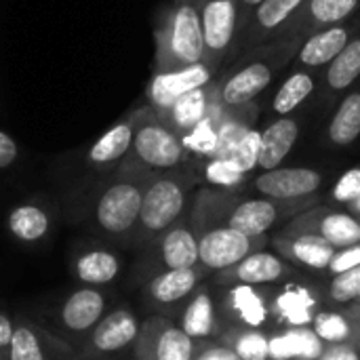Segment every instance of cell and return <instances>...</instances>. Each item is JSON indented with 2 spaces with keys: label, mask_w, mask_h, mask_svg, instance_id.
Here are the masks:
<instances>
[{
  "label": "cell",
  "mask_w": 360,
  "mask_h": 360,
  "mask_svg": "<svg viewBox=\"0 0 360 360\" xmlns=\"http://www.w3.org/2000/svg\"><path fill=\"white\" fill-rule=\"evenodd\" d=\"M217 139H219V135H217V120H215L213 112L196 129H192L188 135L181 137L188 154L194 160H209V158H213V154L217 150Z\"/></svg>",
  "instance_id": "cell-38"
},
{
  "label": "cell",
  "mask_w": 360,
  "mask_h": 360,
  "mask_svg": "<svg viewBox=\"0 0 360 360\" xmlns=\"http://www.w3.org/2000/svg\"><path fill=\"white\" fill-rule=\"evenodd\" d=\"M143 249L146 255L141 259L148 278L165 270H181V268L198 266V232L188 215H184L177 224H173L169 230L158 234Z\"/></svg>",
  "instance_id": "cell-7"
},
{
  "label": "cell",
  "mask_w": 360,
  "mask_h": 360,
  "mask_svg": "<svg viewBox=\"0 0 360 360\" xmlns=\"http://www.w3.org/2000/svg\"><path fill=\"white\" fill-rule=\"evenodd\" d=\"M13 331H15V321L6 314L0 312V352L6 354L11 340H13Z\"/></svg>",
  "instance_id": "cell-45"
},
{
  "label": "cell",
  "mask_w": 360,
  "mask_h": 360,
  "mask_svg": "<svg viewBox=\"0 0 360 360\" xmlns=\"http://www.w3.org/2000/svg\"><path fill=\"white\" fill-rule=\"evenodd\" d=\"M76 281L86 287H105L120 276L122 257L101 245H84L72 259Z\"/></svg>",
  "instance_id": "cell-28"
},
{
  "label": "cell",
  "mask_w": 360,
  "mask_h": 360,
  "mask_svg": "<svg viewBox=\"0 0 360 360\" xmlns=\"http://www.w3.org/2000/svg\"><path fill=\"white\" fill-rule=\"evenodd\" d=\"M319 82H321V74L319 72L291 68L289 76L272 93L270 103H268V112L274 118H278V116H291V114L302 112V108L308 101L314 99L316 89H319Z\"/></svg>",
  "instance_id": "cell-29"
},
{
  "label": "cell",
  "mask_w": 360,
  "mask_h": 360,
  "mask_svg": "<svg viewBox=\"0 0 360 360\" xmlns=\"http://www.w3.org/2000/svg\"><path fill=\"white\" fill-rule=\"evenodd\" d=\"M80 352L57 333L30 321L17 319L6 360H80Z\"/></svg>",
  "instance_id": "cell-17"
},
{
  "label": "cell",
  "mask_w": 360,
  "mask_h": 360,
  "mask_svg": "<svg viewBox=\"0 0 360 360\" xmlns=\"http://www.w3.org/2000/svg\"><path fill=\"white\" fill-rule=\"evenodd\" d=\"M360 266V245L354 247H346V249H338L331 264H329V270L327 274L329 276H338L342 272H348V270H354Z\"/></svg>",
  "instance_id": "cell-41"
},
{
  "label": "cell",
  "mask_w": 360,
  "mask_h": 360,
  "mask_svg": "<svg viewBox=\"0 0 360 360\" xmlns=\"http://www.w3.org/2000/svg\"><path fill=\"white\" fill-rule=\"evenodd\" d=\"M295 266L289 264L285 257L272 251H255L247 255L236 266L213 274V287H234V285H249V287H268L278 285L295 278Z\"/></svg>",
  "instance_id": "cell-15"
},
{
  "label": "cell",
  "mask_w": 360,
  "mask_h": 360,
  "mask_svg": "<svg viewBox=\"0 0 360 360\" xmlns=\"http://www.w3.org/2000/svg\"><path fill=\"white\" fill-rule=\"evenodd\" d=\"M270 245V236H247L228 226H215L198 232V264L209 272H224L247 255L262 251Z\"/></svg>",
  "instance_id": "cell-9"
},
{
  "label": "cell",
  "mask_w": 360,
  "mask_h": 360,
  "mask_svg": "<svg viewBox=\"0 0 360 360\" xmlns=\"http://www.w3.org/2000/svg\"><path fill=\"white\" fill-rule=\"evenodd\" d=\"M139 331L141 323L133 308L127 304L116 306L97 323L78 352L84 360H112L124 350H133Z\"/></svg>",
  "instance_id": "cell-10"
},
{
  "label": "cell",
  "mask_w": 360,
  "mask_h": 360,
  "mask_svg": "<svg viewBox=\"0 0 360 360\" xmlns=\"http://www.w3.org/2000/svg\"><path fill=\"white\" fill-rule=\"evenodd\" d=\"M0 360H6V354H2V352H0Z\"/></svg>",
  "instance_id": "cell-49"
},
{
  "label": "cell",
  "mask_w": 360,
  "mask_h": 360,
  "mask_svg": "<svg viewBox=\"0 0 360 360\" xmlns=\"http://www.w3.org/2000/svg\"><path fill=\"white\" fill-rule=\"evenodd\" d=\"M302 133V112L291 116L272 118L262 129V154H259V173L283 167L287 156L297 146Z\"/></svg>",
  "instance_id": "cell-27"
},
{
  "label": "cell",
  "mask_w": 360,
  "mask_h": 360,
  "mask_svg": "<svg viewBox=\"0 0 360 360\" xmlns=\"http://www.w3.org/2000/svg\"><path fill=\"white\" fill-rule=\"evenodd\" d=\"M137 122L133 133V146L124 160H131L152 173L175 171L196 160L188 154L181 137L169 129L146 103L135 108Z\"/></svg>",
  "instance_id": "cell-5"
},
{
  "label": "cell",
  "mask_w": 360,
  "mask_h": 360,
  "mask_svg": "<svg viewBox=\"0 0 360 360\" xmlns=\"http://www.w3.org/2000/svg\"><path fill=\"white\" fill-rule=\"evenodd\" d=\"M179 327L194 342L217 340L221 333V323L217 314V300L213 285H198V289L186 300L179 310Z\"/></svg>",
  "instance_id": "cell-24"
},
{
  "label": "cell",
  "mask_w": 360,
  "mask_h": 360,
  "mask_svg": "<svg viewBox=\"0 0 360 360\" xmlns=\"http://www.w3.org/2000/svg\"><path fill=\"white\" fill-rule=\"evenodd\" d=\"M325 306L319 289L289 281L283 289L270 291V319L278 329L312 327L316 312Z\"/></svg>",
  "instance_id": "cell-19"
},
{
  "label": "cell",
  "mask_w": 360,
  "mask_h": 360,
  "mask_svg": "<svg viewBox=\"0 0 360 360\" xmlns=\"http://www.w3.org/2000/svg\"><path fill=\"white\" fill-rule=\"evenodd\" d=\"M346 310L350 312V316H352V321L356 323V329H359V338H360V304H350V306H346Z\"/></svg>",
  "instance_id": "cell-47"
},
{
  "label": "cell",
  "mask_w": 360,
  "mask_h": 360,
  "mask_svg": "<svg viewBox=\"0 0 360 360\" xmlns=\"http://www.w3.org/2000/svg\"><path fill=\"white\" fill-rule=\"evenodd\" d=\"M270 245L289 264L312 270V272H327L329 264L338 251L333 245H329L325 238H321L316 234L285 232V230H281L276 236H272Z\"/></svg>",
  "instance_id": "cell-23"
},
{
  "label": "cell",
  "mask_w": 360,
  "mask_h": 360,
  "mask_svg": "<svg viewBox=\"0 0 360 360\" xmlns=\"http://www.w3.org/2000/svg\"><path fill=\"white\" fill-rule=\"evenodd\" d=\"M240 360H272L270 359V331L249 329V327H226L219 338Z\"/></svg>",
  "instance_id": "cell-35"
},
{
  "label": "cell",
  "mask_w": 360,
  "mask_h": 360,
  "mask_svg": "<svg viewBox=\"0 0 360 360\" xmlns=\"http://www.w3.org/2000/svg\"><path fill=\"white\" fill-rule=\"evenodd\" d=\"M312 331L325 346L327 344H356L360 346L356 323L352 321V316L346 308L323 306L312 321Z\"/></svg>",
  "instance_id": "cell-34"
},
{
  "label": "cell",
  "mask_w": 360,
  "mask_h": 360,
  "mask_svg": "<svg viewBox=\"0 0 360 360\" xmlns=\"http://www.w3.org/2000/svg\"><path fill=\"white\" fill-rule=\"evenodd\" d=\"M110 293L101 287H78L74 289L57 308L55 321L61 331L70 338L80 340V344L89 338V333L97 327V323L110 312Z\"/></svg>",
  "instance_id": "cell-16"
},
{
  "label": "cell",
  "mask_w": 360,
  "mask_h": 360,
  "mask_svg": "<svg viewBox=\"0 0 360 360\" xmlns=\"http://www.w3.org/2000/svg\"><path fill=\"white\" fill-rule=\"evenodd\" d=\"M205 0H165L154 17V72L186 70L205 61Z\"/></svg>",
  "instance_id": "cell-3"
},
{
  "label": "cell",
  "mask_w": 360,
  "mask_h": 360,
  "mask_svg": "<svg viewBox=\"0 0 360 360\" xmlns=\"http://www.w3.org/2000/svg\"><path fill=\"white\" fill-rule=\"evenodd\" d=\"M359 15L360 0H306V4L276 32L272 40H278V38L306 40L308 36L325 27L346 23Z\"/></svg>",
  "instance_id": "cell-18"
},
{
  "label": "cell",
  "mask_w": 360,
  "mask_h": 360,
  "mask_svg": "<svg viewBox=\"0 0 360 360\" xmlns=\"http://www.w3.org/2000/svg\"><path fill=\"white\" fill-rule=\"evenodd\" d=\"M325 306L331 308H346L354 304L360 295V266L354 270L342 272L338 276H331L329 285L321 289Z\"/></svg>",
  "instance_id": "cell-37"
},
{
  "label": "cell",
  "mask_w": 360,
  "mask_h": 360,
  "mask_svg": "<svg viewBox=\"0 0 360 360\" xmlns=\"http://www.w3.org/2000/svg\"><path fill=\"white\" fill-rule=\"evenodd\" d=\"M306 4V0H264L251 15L243 42L240 53L255 49L259 44L270 42L276 32ZM238 59V57H236Z\"/></svg>",
  "instance_id": "cell-26"
},
{
  "label": "cell",
  "mask_w": 360,
  "mask_h": 360,
  "mask_svg": "<svg viewBox=\"0 0 360 360\" xmlns=\"http://www.w3.org/2000/svg\"><path fill=\"white\" fill-rule=\"evenodd\" d=\"M319 360H360V346L356 344H327Z\"/></svg>",
  "instance_id": "cell-43"
},
{
  "label": "cell",
  "mask_w": 360,
  "mask_h": 360,
  "mask_svg": "<svg viewBox=\"0 0 360 360\" xmlns=\"http://www.w3.org/2000/svg\"><path fill=\"white\" fill-rule=\"evenodd\" d=\"M289 360H310V359H289Z\"/></svg>",
  "instance_id": "cell-50"
},
{
  "label": "cell",
  "mask_w": 360,
  "mask_h": 360,
  "mask_svg": "<svg viewBox=\"0 0 360 360\" xmlns=\"http://www.w3.org/2000/svg\"><path fill=\"white\" fill-rule=\"evenodd\" d=\"M211 108H213V82L186 93L169 110H165L156 116L169 129H173L179 137H184L211 114Z\"/></svg>",
  "instance_id": "cell-30"
},
{
  "label": "cell",
  "mask_w": 360,
  "mask_h": 360,
  "mask_svg": "<svg viewBox=\"0 0 360 360\" xmlns=\"http://www.w3.org/2000/svg\"><path fill=\"white\" fill-rule=\"evenodd\" d=\"M360 82V34L325 68L316 89V103L321 108H333L348 91Z\"/></svg>",
  "instance_id": "cell-22"
},
{
  "label": "cell",
  "mask_w": 360,
  "mask_h": 360,
  "mask_svg": "<svg viewBox=\"0 0 360 360\" xmlns=\"http://www.w3.org/2000/svg\"><path fill=\"white\" fill-rule=\"evenodd\" d=\"M360 137V84L348 91L331 112L325 127V141L335 150H346L354 146Z\"/></svg>",
  "instance_id": "cell-32"
},
{
  "label": "cell",
  "mask_w": 360,
  "mask_h": 360,
  "mask_svg": "<svg viewBox=\"0 0 360 360\" xmlns=\"http://www.w3.org/2000/svg\"><path fill=\"white\" fill-rule=\"evenodd\" d=\"M211 274L198 264L192 268L181 270H165L154 276H150L143 283V302L148 308L154 310V314H165L171 319V312L175 308L181 310L186 300L202 285ZM177 312V310H175Z\"/></svg>",
  "instance_id": "cell-14"
},
{
  "label": "cell",
  "mask_w": 360,
  "mask_h": 360,
  "mask_svg": "<svg viewBox=\"0 0 360 360\" xmlns=\"http://www.w3.org/2000/svg\"><path fill=\"white\" fill-rule=\"evenodd\" d=\"M348 211H350V213H354L356 217H360V198L356 200V202H352V205L348 207Z\"/></svg>",
  "instance_id": "cell-48"
},
{
  "label": "cell",
  "mask_w": 360,
  "mask_h": 360,
  "mask_svg": "<svg viewBox=\"0 0 360 360\" xmlns=\"http://www.w3.org/2000/svg\"><path fill=\"white\" fill-rule=\"evenodd\" d=\"M51 228H53V211L40 200L19 202L6 215L8 234L23 245H36L44 240Z\"/></svg>",
  "instance_id": "cell-31"
},
{
  "label": "cell",
  "mask_w": 360,
  "mask_h": 360,
  "mask_svg": "<svg viewBox=\"0 0 360 360\" xmlns=\"http://www.w3.org/2000/svg\"><path fill=\"white\" fill-rule=\"evenodd\" d=\"M300 38H278L238 55L213 80L215 103L221 110H243L274 84V80L291 68L300 46Z\"/></svg>",
  "instance_id": "cell-1"
},
{
  "label": "cell",
  "mask_w": 360,
  "mask_h": 360,
  "mask_svg": "<svg viewBox=\"0 0 360 360\" xmlns=\"http://www.w3.org/2000/svg\"><path fill=\"white\" fill-rule=\"evenodd\" d=\"M198 173L200 181H205L211 188H221V190H243L251 177L243 173V169L232 160V158H209V160H198Z\"/></svg>",
  "instance_id": "cell-36"
},
{
  "label": "cell",
  "mask_w": 360,
  "mask_h": 360,
  "mask_svg": "<svg viewBox=\"0 0 360 360\" xmlns=\"http://www.w3.org/2000/svg\"><path fill=\"white\" fill-rule=\"evenodd\" d=\"M215 78H217V72L211 70L205 61L196 63L192 68H186V70L152 72V78L146 86V105L154 114H160V112L169 110L186 93L207 86Z\"/></svg>",
  "instance_id": "cell-20"
},
{
  "label": "cell",
  "mask_w": 360,
  "mask_h": 360,
  "mask_svg": "<svg viewBox=\"0 0 360 360\" xmlns=\"http://www.w3.org/2000/svg\"><path fill=\"white\" fill-rule=\"evenodd\" d=\"M198 184H200L198 160L194 165L175 171L154 173L143 190L139 221L129 243L137 247H146L158 234H162L173 224H177L184 215H188Z\"/></svg>",
  "instance_id": "cell-4"
},
{
  "label": "cell",
  "mask_w": 360,
  "mask_h": 360,
  "mask_svg": "<svg viewBox=\"0 0 360 360\" xmlns=\"http://www.w3.org/2000/svg\"><path fill=\"white\" fill-rule=\"evenodd\" d=\"M205 63L217 74L240 53V11L236 0H205L202 4Z\"/></svg>",
  "instance_id": "cell-6"
},
{
  "label": "cell",
  "mask_w": 360,
  "mask_h": 360,
  "mask_svg": "<svg viewBox=\"0 0 360 360\" xmlns=\"http://www.w3.org/2000/svg\"><path fill=\"white\" fill-rule=\"evenodd\" d=\"M356 34H360V15L346 23L331 25V27H325V30L308 36L302 42L291 68L323 74L325 68L350 44V40Z\"/></svg>",
  "instance_id": "cell-21"
},
{
  "label": "cell",
  "mask_w": 360,
  "mask_h": 360,
  "mask_svg": "<svg viewBox=\"0 0 360 360\" xmlns=\"http://www.w3.org/2000/svg\"><path fill=\"white\" fill-rule=\"evenodd\" d=\"M360 198V167L346 171L331 190V200L342 207H350Z\"/></svg>",
  "instance_id": "cell-40"
},
{
  "label": "cell",
  "mask_w": 360,
  "mask_h": 360,
  "mask_svg": "<svg viewBox=\"0 0 360 360\" xmlns=\"http://www.w3.org/2000/svg\"><path fill=\"white\" fill-rule=\"evenodd\" d=\"M281 230L316 234L325 238L329 245H333L335 249L360 245V217L333 205H316L293 217Z\"/></svg>",
  "instance_id": "cell-13"
},
{
  "label": "cell",
  "mask_w": 360,
  "mask_h": 360,
  "mask_svg": "<svg viewBox=\"0 0 360 360\" xmlns=\"http://www.w3.org/2000/svg\"><path fill=\"white\" fill-rule=\"evenodd\" d=\"M323 350H325V344L316 338L312 327L278 329L270 333V359L272 360H319Z\"/></svg>",
  "instance_id": "cell-33"
},
{
  "label": "cell",
  "mask_w": 360,
  "mask_h": 360,
  "mask_svg": "<svg viewBox=\"0 0 360 360\" xmlns=\"http://www.w3.org/2000/svg\"><path fill=\"white\" fill-rule=\"evenodd\" d=\"M259 154H262V131L251 127L240 139L232 160L243 169L245 175L251 177L259 169Z\"/></svg>",
  "instance_id": "cell-39"
},
{
  "label": "cell",
  "mask_w": 360,
  "mask_h": 360,
  "mask_svg": "<svg viewBox=\"0 0 360 360\" xmlns=\"http://www.w3.org/2000/svg\"><path fill=\"white\" fill-rule=\"evenodd\" d=\"M238 2V11H240V42H243V36H245V30H247V23L253 15V11L264 2V0H236ZM240 55V53H238Z\"/></svg>",
  "instance_id": "cell-46"
},
{
  "label": "cell",
  "mask_w": 360,
  "mask_h": 360,
  "mask_svg": "<svg viewBox=\"0 0 360 360\" xmlns=\"http://www.w3.org/2000/svg\"><path fill=\"white\" fill-rule=\"evenodd\" d=\"M194 360H240L228 346H224L219 340L198 342Z\"/></svg>",
  "instance_id": "cell-42"
},
{
  "label": "cell",
  "mask_w": 360,
  "mask_h": 360,
  "mask_svg": "<svg viewBox=\"0 0 360 360\" xmlns=\"http://www.w3.org/2000/svg\"><path fill=\"white\" fill-rule=\"evenodd\" d=\"M152 175V171L131 160H122L108 173L91 200V217L99 234L112 240H131L139 221L143 190Z\"/></svg>",
  "instance_id": "cell-2"
},
{
  "label": "cell",
  "mask_w": 360,
  "mask_h": 360,
  "mask_svg": "<svg viewBox=\"0 0 360 360\" xmlns=\"http://www.w3.org/2000/svg\"><path fill=\"white\" fill-rule=\"evenodd\" d=\"M327 175L312 167H278L272 171H262L251 177V181L240 190L255 196H266L274 200H300L321 196Z\"/></svg>",
  "instance_id": "cell-11"
},
{
  "label": "cell",
  "mask_w": 360,
  "mask_h": 360,
  "mask_svg": "<svg viewBox=\"0 0 360 360\" xmlns=\"http://www.w3.org/2000/svg\"><path fill=\"white\" fill-rule=\"evenodd\" d=\"M80 360H84V359H80Z\"/></svg>",
  "instance_id": "cell-52"
},
{
  "label": "cell",
  "mask_w": 360,
  "mask_h": 360,
  "mask_svg": "<svg viewBox=\"0 0 360 360\" xmlns=\"http://www.w3.org/2000/svg\"><path fill=\"white\" fill-rule=\"evenodd\" d=\"M356 304H360V295H359V300H356Z\"/></svg>",
  "instance_id": "cell-51"
},
{
  "label": "cell",
  "mask_w": 360,
  "mask_h": 360,
  "mask_svg": "<svg viewBox=\"0 0 360 360\" xmlns=\"http://www.w3.org/2000/svg\"><path fill=\"white\" fill-rule=\"evenodd\" d=\"M17 158H19V143L6 131L0 129V171L15 165Z\"/></svg>",
  "instance_id": "cell-44"
},
{
  "label": "cell",
  "mask_w": 360,
  "mask_h": 360,
  "mask_svg": "<svg viewBox=\"0 0 360 360\" xmlns=\"http://www.w3.org/2000/svg\"><path fill=\"white\" fill-rule=\"evenodd\" d=\"M217 314L221 323V331L226 327H249V329H266L272 323L270 319V289L266 287H215Z\"/></svg>",
  "instance_id": "cell-12"
},
{
  "label": "cell",
  "mask_w": 360,
  "mask_h": 360,
  "mask_svg": "<svg viewBox=\"0 0 360 360\" xmlns=\"http://www.w3.org/2000/svg\"><path fill=\"white\" fill-rule=\"evenodd\" d=\"M137 122V110H131L124 118H120L116 124H112L99 139L93 141V146L86 152V165L99 173L114 171L131 152L133 146V133Z\"/></svg>",
  "instance_id": "cell-25"
},
{
  "label": "cell",
  "mask_w": 360,
  "mask_h": 360,
  "mask_svg": "<svg viewBox=\"0 0 360 360\" xmlns=\"http://www.w3.org/2000/svg\"><path fill=\"white\" fill-rule=\"evenodd\" d=\"M196 348L198 342H194L173 319L150 314L141 323L131 360H194Z\"/></svg>",
  "instance_id": "cell-8"
}]
</instances>
